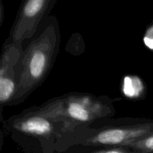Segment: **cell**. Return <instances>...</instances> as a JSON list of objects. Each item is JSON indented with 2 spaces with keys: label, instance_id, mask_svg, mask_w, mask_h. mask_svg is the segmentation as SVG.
<instances>
[{
  "label": "cell",
  "instance_id": "6da1fadb",
  "mask_svg": "<svg viewBox=\"0 0 153 153\" xmlns=\"http://www.w3.org/2000/svg\"><path fill=\"white\" fill-rule=\"evenodd\" d=\"M56 45L53 25H49L28 45L16 66V94L10 104L25 99L45 79L52 65Z\"/></svg>",
  "mask_w": 153,
  "mask_h": 153
},
{
  "label": "cell",
  "instance_id": "7a4b0ae2",
  "mask_svg": "<svg viewBox=\"0 0 153 153\" xmlns=\"http://www.w3.org/2000/svg\"><path fill=\"white\" fill-rule=\"evenodd\" d=\"M53 122L85 124L112 113V108L88 94H71L43 105L37 111Z\"/></svg>",
  "mask_w": 153,
  "mask_h": 153
},
{
  "label": "cell",
  "instance_id": "3957f363",
  "mask_svg": "<svg viewBox=\"0 0 153 153\" xmlns=\"http://www.w3.org/2000/svg\"><path fill=\"white\" fill-rule=\"evenodd\" d=\"M152 132L153 120H149L130 126L114 127L102 130L86 140L85 144L127 147Z\"/></svg>",
  "mask_w": 153,
  "mask_h": 153
},
{
  "label": "cell",
  "instance_id": "277c9868",
  "mask_svg": "<svg viewBox=\"0 0 153 153\" xmlns=\"http://www.w3.org/2000/svg\"><path fill=\"white\" fill-rule=\"evenodd\" d=\"M50 0H28L19 10V14L10 31L9 41L21 44L31 38L50 4Z\"/></svg>",
  "mask_w": 153,
  "mask_h": 153
},
{
  "label": "cell",
  "instance_id": "5b68a950",
  "mask_svg": "<svg viewBox=\"0 0 153 153\" xmlns=\"http://www.w3.org/2000/svg\"><path fill=\"white\" fill-rule=\"evenodd\" d=\"M22 55L20 44L4 43L0 56V108L10 104L16 94V69Z\"/></svg>",
  "mask_w": 153,
  "mask_h": 153
},
{
  "label": "cell",
  "instance_id": "8992f818",
  "mask_svg": "<svg viewBox=\"0 0 153 153\" xmlns=\"http://www.w3.org/2000/svg\"><path fill=\"white\" fill-rule=\"evenodd\" d=\"M55 122L39 112L15 117L7 121L10 130L36 137H47L55 131Z\"/></svg>",
  "mask_w": 153,
  "mask_h": 153
},
{
  "label": "cell",
  "instance_id": "52a82bcc",
  "mask_svg": "<svg viewBox=\"0 0 153 153\" xmlns=\"http://www.w3.org/2000/svg\"><path fill=\"white\" fill-rule=\"evenodd\" d=\"M127 147L138 153H153V132Z\"/></svg>",
  "mask_w": 153,
  "mask_h": 153
},
{
  "label": "cell",
  "instance_id": "ba28073f",
  "mask_svg": "<svg viewBox=\"0 0 153 153\" xmlns=\"http://www.w3.org/2000/svg\"><path fill=\"white\" fill-rule=\"evenodd\" d=\"M91 153H138L130 148L125 146H114V147L106 148V149L96 150Z\"/></svg>",
  "mask_w": 153,
  "mask_h": 153
},
{
  "label": "cell",
  "instance_id": "9c48e42d",
  "mask_svg": "<svg viewBox=\"0 0 153 153\" xmlns=\"http://www.w3.org/2000/svg\"><path fill=\"white\" fill-rule=\"evenodd\" d=\"M145 45L151 50H153V22L148 26L143 37Z\"/></svg>",
  "mask_w": 153,
  "mask_h": 153
},
{
  "label": "cell",
  "instance_id": "30bf717a",
  "mask_svg": "<svg viewBox=\"0 0 153 153\" xmlns=\"http://www.w3.org/2000/svg\"><path fill=\"white\" fill-rule=\"evenodd\" d=\"M3 19V10H2V6H1V2H0V25H1Z\"/></svg>",
  "mask_w": 153,
  "mask_h": 153
},
{
  "label": "cell",
  "instance_id": "8fae6325",
  "mask_svg": "<svg viewBox=\"0 0 153 153\" xmlns=\"http://www.w3.org/2000/svg\"><path fill=\"white\" fill-rule=\"evenodd\" d=\"M1 144H2V136H1V132L0 131V149H1Z\"/></svg>",
  "mask_w": 153,
  "mask_h": 153
}]
</instances>
